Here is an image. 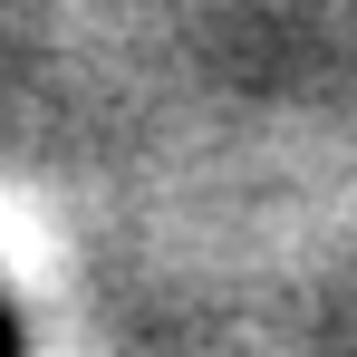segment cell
Listing matches in <instances>:
<instances>
[{
  "label": "cell",
  "instance_id": "1",
  "mask_svg": "<svg viewBox=\"0 0 357 357\" xmlns=\"http://www.w3.org/2000/svg\"><path fill=\"white\" fill-rule=\"evenodd\" d=\"M0 357H10V319H0Z\"/></svg>",
  "mask_w": 357,
  "mask_h": 357
}]
</instances>
